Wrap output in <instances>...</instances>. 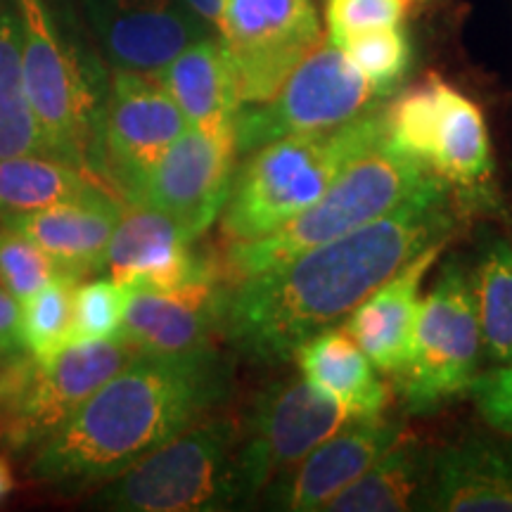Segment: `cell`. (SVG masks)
<instances>
[{"label":"cell","instance_id":"cell-16","mask_svg":"<svg viewBox=\"0 0 512 512\" xmlns=\"http://www.w3.org/2000/svg\"><path fill=\"white\" fill-rule=\"evenodd\" d=\"M401 432V422L384 413L347 422L266 486V505L290 512L325 510L332 498L354 484L399 439Z\"/></svg>","mask_w":512,"mask_h":512},{"label":"cell","instance_id":"cell-32","mask_svg":"<svg viewBox=\"0 0 512 512\" xmlns=\"http://www.w3.org/2000/svg\"><path fill=\"white\" fill-rule=\"evenodd\" d=\"M415 3L418 0H325L330 41L337 46L361 31L399 27Z\"/></svg>","mask_w":512,"mask_h":512},{"label":"cell","instance_id":"cell-11","mask_svg":"<svg viewBox=\"0 0 512 512\" xmlns=\"http://www.w3.org/2000/svg\"><path fill=\"white\" fill-rule=\"evenodd\" d=\"M219 36L245 107L271 100L323 29L313 0H223Z\"/></svg>","mask_w":512,"mask_h":512},{"label":"cell","instance_id":"cell-24","mask_svg":"<svg viewBox=\"0 0 512 512\" xmlns=\"http://www.w3.org/2000/svg\"><path fill=\"white\" fill-rule=\"evenodd\" d=\"M434 456L418 434L403 430L373 465L328 503L330 512L420 510Z\"/></svg>","mask_w":512,"mask_h":512},{"label":"cell","instance_id":"cell-23","mask_svg":"<svg viewBox=\"0 0 512 512\" xmlns=\"http://www.w3.org/2000/svg\"><path fill=\"white\" fill-rule=\"evenodd\" d=\"M306 382L342 403L351 418H373L389 406V389L377 368L344 328H325L294 351Z\"/></svg>","mask_w":512,"mask_h":512},{"label":"cell","instance_id":"cell-17","mask_svg":"<svg viewBox=\"0 0 512 512\" xmlns=\"http://www.w3.org/2000/svg\"><path fill=\"white\" fill-rule=\"evenodd\" d=\"M93 29L114 69L157 74L209 27L183 0H88Z\"/></svg>","mask_w":512,"mask_h":512},{"label":"cell","instance_id":"cell-10","mask_svg":"<svg viewBox=\"0 0 512 512\" xmlns=\"http://www.w3.org/2000/svg\"><path fill=\"white\" fill-rule=\"evenodd\" d=\"M375 98L342 48L323 36L271 100L240 107L235 152L247 155L278 138L342 126L375 107Z\"/></svg>","mask_w":512,"mask_h":512},{"label":"cell","instance_id":"cell-20","mask_svg":"<svg viewBox=\"0 0 512 512\" xmlns=\"http://www.w3.org/2000/svg\"><path fill=\"white\" fill-rule=\"evenodd\" d=\"M174 98L188 126L204 136L235 145V117L240 112L233 62L221 36H204L155 74Z\"/></svg>","mask_w":512,"mask_h":512},{"label":"cell","instance_id":"cell-1","mask_svg":"<svg viewBox=\"0 0 512 512\" xmlns=\"http://www.w3.org/2000/svg\"><path fill=\"white\" fill-rule=\"evenodd\" d=\"M456 223L453 188L430 176L380 219L226 283L219 335L249 361H290L304 339L347 318L422 249L448 240Z\"/></svg>","mask_w":512,"mask_h":512},{"label":"cell","instance_id":"cell-8","mask_svg":"<svg viewBox=\"0 0 512 512\" xmlns=\"http://www.w3.org/2000/svg\"><path fill=\"white\" fill-rule=\"evenodd\" d=\"M384 124L394 150L418 159L451 188L479 190L494 176L482 110L437 74L406 88L384 110Z\"/></svg>","mask_w":512,"mask_h":512},{"label":"cell","instance_id":"cell-27","mask_svg":"<svg viewBox=\"0 0 512 512\" xmlns=\"http://www.w3.org/2000/svg\"><path fill=\"white\" fill-rule=\"evenodd\" d=\"M475 299L482 349L494 363L512 361V245L494 242L477 266Z\"/></svg>","mask_w":512,"mask_h":512},{"label":"cell","instance_id":"cell-2","mask_svg":"<svg viewBox=\"0 0 512 512\" xmlns=\"http://www.w3.org/2000/svg\"><path fill=\"white\" fill-rule=\"evenodd\" d=\"M219 354H136L36 448L29 475L64 494L105 484L207 418L228 394Z\"/></svg>","mask_w":512,"mask_h":512},{"label":"cell","instance_id":"cell-35","mask_svg":"<svg viewBox=\"0 0 512 512\" xmlns=\"http://www.w3.org/2000/svg\"><path fill=\"white\" fill-rule=\"evenodd\" d=\"M183 5L195 12V15L200 17L209 29H214L216 34H219L221 17H223V0H183Z\"/></svg>","mask_w":512,"mask_h":512},{"label":"cell","instance_id":"cell-33","mask_svg":"<svg viewBox=\"0 0 512 512\" xmlns=\"http://www.w3.org/2000/svg\"><path fill=\"white\" fill-rule=\"evenodd\" d=\"M477 411L494 430L512 437V361L486 375H477L470 389Z\"/></svg>","mask_w":512,"mask_h":512},{"label":"cell","instance_id":"cell-6","mask_svg":"<svg viewBox=\"0 0 512 512\" xmlns=\"http://www.w3.org/2000/svg\"><path fill=\"white\" fill-rule=\"evenodd\" d=\"M19 22L24 91L50 155L100 176L102 98L79 50L57 29L43 0H12Z\"/></svg>","mask_w":512,"mask_h":512},{"label":"cell","instance_id":"cell-9","mask_svg":"<svg viewBox=\"0 0 512 512\" xmlns=\"http://www.w3.org/2000/svg\"><path fill=\"white\" fill-rule=\"evenodd\" d=\"M482 351L475 280L465 266L448 264L420 302L411 361L396 377L408 411H437L467 392Z\"/></svg>","mask_w":512,"mask_h":512},{"label":"cell","instance_id":"cell-19","mask_svg":"<svg viewBox=\"0 0 512 512\" xmlns=\"http://www.w3.org/2000/svg\"><path fill=\"white\" fill-rule=\"evenodd\" d=\"M444 247L446 240L422 249L401 271L370 292L344 323V330L382 375L399 377L411 361L422 280Z\"/></svg>","mask_w":512,"mask_h":512},{"label":"cell","instance_id":"cell-12","mask_svg":"<svg viewBox=\"0 0 512 512\" xmlns=\"http://www.w3.org/2000/svg\"><path fill=\"white\" fill-rule=\"evenodd\" d=\"M351 420L342 403L304 377L271 384L242 427L240 467L249 501Z\"/></svg>","mask_w":512,"mask_h":512},{"label":"cell","instance_id":"cell-18","mask_svg":"<svg viewBox=\"0 0 512 512\" xmlns=\"http://www.w3.org/2000/svg\"><path fill=\"white\" fill-rule=\"evenodd\" d=\"M223 287V280H202L176 290L128 287L121 337L138 354L197 356L214 351Z\"/></svg>","mask_w":512,"mask_h":512},{"label":"cell","instance_id":"cell-36","mask_svg":"<svg viewBox=\"0 0 512 512\" xmlns=\"http://www.w3.org/2000/svg\"><path fill=\"white\" fill-rule=\"evenodd\" d=\"M15 489V475H12V467L8 460L0 456V501Z\"/></svg>","mask_w":512,"mask_h":512},{"label":"cell","instance_id":"cell-13","mask_svg":"<svg viewBox=\"0 0 512 512\" xmlns=\"http://www.w3.org/2000/svg\"><path fill=\"white\" fill-rule=\"evenodd\" d=\"M185 128L188 121L155 74L117 69L100 117V174L126 195Z\"/></svg>","mask_w":512,"mask_h":512},{"label":"cell","instance_id":"cell-25","mask_svg":"<svg viewBox=\"0 0 512 512\" xmlns=\"http://www.w3.org/2000/svg\"><path fill=\"white\" fill-rule=\"evenodd\" d=\"M110 192L98 176L50 155L0 159V219Z\"/></svg>","mask_w":512,"mask_h":512},{"label":"cell","instance_id":"cell-26","mask_svg":"<svg viewBox=\"0 0 512 512\" xmlns=\"http://www.w3.org/2000/svg\"><path fill=\"white\" fill-rule=\"evenodd\" d=\"M17 155H50V150L24 91L15 3L0 0V159Z\"/></svg>","mask_w":512,"mask_h":512},{"label":"cell","instance_id":"cell-28","mask_svg":"<svg viewBox=\"0 0 512 512\" xmlns=\"http://www.w3.org/2000/svg\"><path fill=\"white\" fill-rule=\"evenodd\" d=\"M81 280L60 278L19 302V342L24 354L53 356L72 344L74 287Z\"/></svg>","mask_w":512,"mask_h":512},{"label":"cell","instance_id":"cell-15","mask_svg":"<svg viewBox=\"0 0 512 512\" xmlns=\"http://www.w3.org/2000/svg\"><path fill=\"white\" fill-rule=\"evenodd\" d=\"M192 242L195 238L162 211L128 202L107 242L98 273L126 287L152 290L223 280L221 256L197 252Z\"/></svg>","mask_w":512,"mask_h":512},{"label":"cell","instance_id":"cell-21","mask_svg":"<svg viewBox=\"0 0 512 512\" xmlns=\"http://www.w3.org/2000/svg\"><path fill=\"white\" fill-rule=\"evenodd\" d=\"M420 510L512 512V441L467 439L439 451Z\"/></svg>","mask_w":512,"mask_h":512},{"label":"cell","instance_id":"cell-5","mask_svg":"<svg viewBox=\"0 0 512 512\" xmlns=\"http://www.w3.org/2000/svg\"><path fill=\"white\" fill-rule=\"evenodd\" d=\"M240 441L242 427L233 418L197 420L105 482L93 505L121 512H211L249 503Z\"/></svg>","mask_w":512,"mask_h":512},{"label":"cell","instance_id":"cell-34","mask_svg":"<svg viewBox=\"0 0 512 512\" xmlns=\"http://www.w3.org/2000/svg\"><path fill=\"white\" fill-rule=\"evenodd\" d=\"M24 354L19 342V302L0 285V363Z\"/></svg>","mask_w":512,"mask_h":512},{"label":"cell","instance_id":"cell-3","mask_svg":"<svg viewBox=\"0 0 512 512\" xmlns=\"http://www.w3.org/2000/svg\"><path fill=\"white\" fill-rule=\"evenodd\" d=\"M387 140L384 110L370 107L328 131L297 133L256 147L233 174L221 233L228 242H252L273 233L320 200L347 166Z\"/></svg>","mask_w":512,"mask_h":512},{"label":"cell","instance_id":"cell-14","mask_svg":"<svg viewBox=\"0 0 512 512\" xmlns=\"http://www.w3.org/2000/svg\"><path fill=\"white\" fill-rule=\"evenodd\" d=\"M235 155L233 143H221L188 126L124 200L162 211L197 240L226 207Z\"/></svg>","mask_w":512,"mask_h":512},{"label":"cell","instance_id":"cell-31","mask_svg":"<svg viewBox=\"0 0 512 512\" xmlns=\"http://www.w3.org/2000/svg\"><path fill=\"white\" fill-rule=\"evenodd\" d=\"M128 287L112 278H98L74 287L72 342L121 335Z\"/></svg>","mask_w":512,"mask_h":512},{"label":"cell","instance_id":"cell-7","mask_svg":"<svg viewBox=\"0 0 512 512\" xmlns=\"http://www.w3.org/2000/svg\"><path fill=\"white\" fill-rule=\"evenodd\" d=\"M136 354L119 335L0 363V448L19 453L41 446Z\"/></svg>","mask_w":512,"mask_h":512},{"label":"cell","instance_id":"cell-30","mask_svg":"<svg viewBox=\"0 0 512 512\" xmlns=\"http://www.w3.org/2000/svg\"><path fill=\"white\" fill-rule=\"evenodd\" d=\"M60 278L81 280L46 249L34 245L22 233L0 223V285L17 302Z\"/></svg>","mask_w":512,"mask_h":512},{"label":"cell","instance_id":"cell-22","mask_svg":"<svg viewBox=\"0 0 512 512\" xmlns=\"http://www.w3.org/2000/svg\"><path fill=\"white\" fill-rule=\"evenodd\" d=\"M121 209L124 204L117 202L112 192H102L91 200L62 202L27 214L5 216L0 223L46 249L83 280L88 273H98Z\"/></svg>","mask_w":512,"mask_h":512},{"label":"cell","instance_id":"cell-4","mask_svg":"<svg viewBox=\"0 0 512 512\" xmlns=\"http://www.w3.org/2000/svg\"><path fill=\"white\" fill-rule=\"evenodd\" d=\"M434 176L418 159L394 150L387 140L354 159L320 200L285 226L252 242H230L221 256L223 280L245 278L278 266L306 249L347 235L389 214Z\"/></svg>","mask_w":512,"mask_h":512},{"label":"cell","instance_id":"cell-29","mask_svg":"<svg viewBox=\"0 0 512 512\" xmlns=\"http://www.w3.org/2000/svg\"><path fill=\"white\" fill-rule=\"evenodd\" d=\"M370 83L377 98L392 93L411 67V41L401 27L361 31L337 43Z\"/></svg>","mask_w":512,"mask_h":512}]
</instances>
